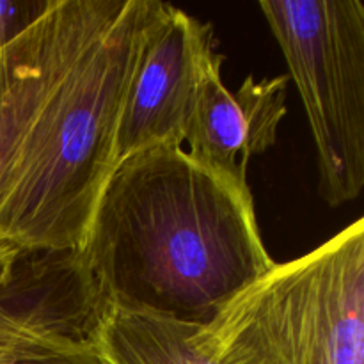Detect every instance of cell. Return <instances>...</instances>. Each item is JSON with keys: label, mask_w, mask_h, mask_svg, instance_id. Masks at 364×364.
Here are the masks:
<instances>
[{"label": "cell", "mask_w": 364, "mask_h": 364, "mask_svg": "<svg viewBox=\"0 0 364 364\" xmlns=\"http://www.w3.org/2000/svg\"><path fill=\"white\" fill-rule=\"evenodd\" d=\"M73 256L87 306L112 302L206 326L269 272L255 199L160 144L114 167Z\"/></svg>", "instance_id": "cell-1"}, {"label": "cell", "mask_w": 364, "mask_h": 364, "mask_svg": "<svg viewBox=\"0 0 364 364\" xmlns=\"http://www.w3.org/2000/svg\"><path fill=\"white\" fill-rule=\"evenodd\" d=\"M171 4L127 0L105 34L70 68L32 124L0 213V252L82 247L117 166V127L146 41Z\"/></svg>", "instance_id": "cell-2"}, {"label": "cell", "mask_w": 364, "mask_h": 364, "mask_svg": "<svg viewBox=\"0 0 364 364\" xmlns=\"http://www.w3.org/2000/svg\"><path fill=\"white\" fill-rule=\"evenodd\" d=\"M220 364H364V220L274 263L199 327Z\"/></svg>", "instance_id": "cell-3"}, {"label": "cell", "mask_w": 364, "mask_h": 364, "mask_svg": "<svg viewBox=\"0 0 364 364\" xmlns=\"http://www.w3.org/2000/svg\"><path fill=\"white\" fill-rule=\"evenodd\" d=\"M311 128L318 192L329 206L364 187V4L361 0H263Z\"/></svg>", "instance_id": "cell-4"}, {"label": "cell", "mask_w": 364, "mask_h": 364, "mask_svg": "<svg viewBox=\"0 0 364 364\" xmlns=\"http://www.w3.org/2000/svg\"><path fill=\"white\" fill-rule=\"evenodd\" d=\"M124 2L53 0L32 27L0 50V213L32 124L70 68L116 21Z\"/></svg>", "instance_id": "cell-5"}, {"label": "cell", "mask_w": 364, "mask_h": 364, "mask_svg": "<svg viewBox=\"0 0 364 364\" xmlns=\"http://www.w3.org/2000/svg\"><path fill=\"white\" fill-rule=\"evenodd\" d=\"M217 55L212 25L169 6L128 85L117 127V164L151 146H183L198 85Z\"/></svg>", "instance_id": "cell-6"}, {"label": "cell", "mask_w": 364, "mask_h": 364, "mask_svg": "<svg viewBox=\"0 0 364 364\" xmlns=\"http://www.w3.org/2000/svg\"><path fill=\"white\" fill-rule=\"evenodd\" d=\"M223 63L219 53L199 82L183 144H188L187 153L196 164L252 199L249 164L277 142L279 124L287 116L290 77L256 80L249 75L231 92L223 82Z\"/></svg>", "instance_id": "cell-7"}, {"label": "cell", "mask_w": 364, "mask_h": 364, "mask_svg": "<svg viewBox=\"0 0 364 364\" xmlns=\"http://www.w3.org/2000/svg\"><path fill=\"white\" fill-rule=\"evenodd\" d=\"M198 323L151 309L89 306L85 341L100 364H220L203 347Z\"/></svg>", "instance_id": "cell-8"}, {"label": "cell", "mask_w": 364, "mask_h": 364, "mask_svg": "<svg viewBox=\"0 0 364 364\" xmlns=\"http://www.w3.org/2000/svg\"><path fill=\"white\" fill-rule=\"evenodd\" d=\"M14 263V256L0 255V364H100L84 336L9 309L2 291L13 279Z\"/></svg>", "instance_id": "cell-9"}, {"label": "cell", "mask_w": 364, "mask_h": 364, "mask_svg": "<svg viewBox=\"0 0 364 364\" xmlns=\"http://www.w3.org/2000/svg\"><path fill=\"white\" fill-rule=\"evenodd\" d=\"M53 0H0V50L36 23Z\"/></svg>", "instance_id": "cell-10"}]
</instances>
